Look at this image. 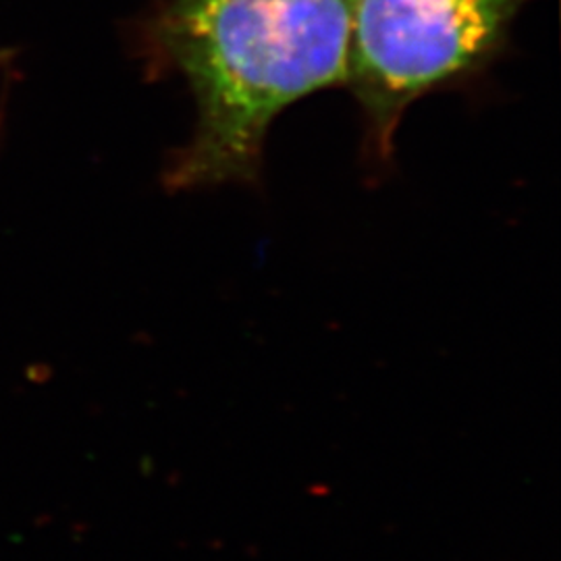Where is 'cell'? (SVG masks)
Masks as SVG:
<instances>
[{"label": "cell", "mask_w": 561, "mask_h": 561, "mask_svg": "<svg viewBox=\"0 0 561 561\" xmlns=\"http://www.w3.org/2000/svg\"><path fill=\"white\" fill-rule=\"evenodd\" d=\"M354 0H171L152 25L162 62L187 81L196 129L169 183L178 190L259 178L280 113L345 85Z\"/></svg>", "instance_id": "cell-1"}, {"label": "cell", "mask_w": 561, "mask_h": 561, "mask_svg": "<svg viewBox=\"0 0 561 561\" xmlns=\"http://www.w3.org/2000/svg\"><path fill=\"white\" fill-rule=\"evenodd\" d=\"M528 0H354L345 85L366 144L389 159L401 117L424 94L481 71Z\"/></svg>", "instance_id": "cell-2"}, {"label": "cell", "mask_w": 561, "mask_h": 561, "mask_svg": "<svg viewBox=\"0 0 561 561\" xmlns=\"http://www.w3.org/2000/svg\"><path fill=\"white\" fill-rule=\"evenodd\" d=\"M2 60H4V55H2V53H0V62H2Z\"/></svg>", "instance_id": "cell-3"}]
</instances>
